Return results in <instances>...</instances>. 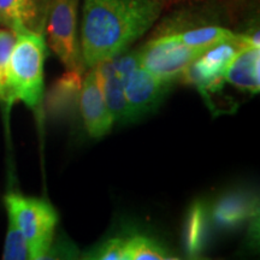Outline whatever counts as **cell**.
<instances>
[{
    "label": "cell",
    "instance_id": "13",
    "mask_svg": "<svg viewBox=\"0 0 260 260\" xmlns=\"http://www.w3.org/2000/svg\"><path fill=\"white\" fill-rule=\"evenodd\" d=\"M255 201L245 194L232 193L217 201L213 207L214 223L220 228L239 226L247 218L255 214Z\"/></svg>",
    "mask_w": 260,
    "mask_h": 260
},
{
    "label": "cell",
    "instance_id": "19",
    "mask_svg": "<svg viewBox=\"0 0 260 260\" xmlns=\"http://www.w3.org/2000/svg\"><path fill=\"white\" fill-rule=\"evenodd\" d=\"M125 240L121 237L110 239L90 253L88 258L99 260H124Z\"/></svg>",
    "mask_w": 260,
    "mask_h": 260
},
{
    "label": "cell",
    "instance_id": "14",
    "mask_svg": "<svg viewBox=\"0 0 260 260\" xmlns=\"http://www.w3.org/2000/svg\"><path fill=\"white\" fill-rule=\"evenodd\" d=\"M207 236L206 209L201 203H195L188 212L184 228V247L187 254L199 255L205 247Z\"/></svg>",
    "mask_w": 260,
    "mask_h": 260
},
{
    "label": "cell",
    "instance_id": "5",
    "mask_svg": "<svg viewBox=\"0 0 260 260\" xmlns=\"http://www.w3.org/2000/svg\"><path fill=\"white\" fill-rule=\"evenodd\" d=\"M79 4L80 0H52L45 32L48 46L65 69L84 74L86 65L77 38Z\"/></svg>",
    "mask_w": 260,
    "mask_h": 260
},
{
    "label": "cell",
    "instance_id": "7",
    "mask_svg": "<svg viewBox=\"0 0 260 260\" xmlns=\"http://www.w3.org/2000/svg\"><path fill=\"white\" fill-rule=\"evenodd\" d=\"M209 48L190 47L175 39L172 34H164L148 41L139 51L141 67L159 79L177 80L183 71Z\"/></svg>",
    "mask_w": 260,
    "mask_h": 260
},
{
    "label": "cell",
    "instance_id": "6",
    "mask_svg": "<svg viewBox=\"0 0 260 260\" xmlns=\"http://www.w3.org/2000/svg\"><path fill=\"white\" fill-rule=\"evenodd\" d=\"M260 45L259 34H240L234 41H226L209 48L183 71L181 77L187 83L194 84L201 93L217 92L222 87L224 75L230 61L243 45Z\"/></svg>",
    "mask_w": 260,
    "mask_h": 260
},
{
    "label": "cell",
    "instance_id": "9",
    "mask_svg": "<svg viewBox=\"0 0 260 260\" xmlns=\"http://www.w3.org/2000/svg\"><path fill=\"white\" fill-rule=\"evenodd\" d=\"M52 0H0V25L17 32L45 34Z\"/></svg>",
    "mask_w": 260,
    "mask_h": 260
},
{
    "label": "cell",
    "instance_id": "8",
    "mask_svg": "<svg viewBox=\"0 0 260 260\" xmlns=\"http://www.w3.org/2000/svg\"><path fill=\"white\" fill-rule=\"evenodd\" d=\"M89 69L88 73L83 74L79 105L89 136L99 139L111 130L115 121L107 109L95 68Z\"/></svg>",
    "mask_w": 260,
    "mask_h": 260
},
{
    "label": "cell",
    "instance_id": "16",
    "mask_svg": "<svg viewBox=\"0 0 260 260\" xmlns=\"http://www.w3.org/2000/svg\"><path fill=\"white\" fill-rule=\"evenodd\" d=\"M172 256L160 243L147 236L135 235L125 240L124 260H171Z\"/></svg>",
    "mask_w": 260,
    "mask_h": 260
},
{
    "label": "cell",
    "instance_id": "11",
    "mask_svg": "<svg viewBox=\"0 0 260 260\" xmlns=\"http://www.w3.org/2000/svg\"><path fill=\"white\" fill-rule=\"evenodd\" d=\"M94 68L96 70L107 109L113 117V121L119 123L130 122V112L125 99L124 88L112 60H105Z\"/></svg>",
    "mask_w": 260,
    "mask_h": 260
},
{
    "label": "cell",
    "instance_id": "3",
    "mask_svg": "<svg viewBox=\"0 0 260 260\" xmlns=\"http://www.w3.org/2000/svg\"><path fill=\"white\" fill-rule=\"evenodd\" d=\"M4 203L8 217L14 220L27 242L31 260L47 258L58 223L56 210L47 201L10 191Z\"/></svg>",
    "mask_w": 260,
    "mask_h": 260
},
{
    "label": "cell",
    "instance_id": "10",
    "mask_svg": "<svg viewBox=\"0 0 260 260\" xmlns=\"http://www.w3.org/2000/svg\"><path fill=\"white\" fill-rule=\"evenodd\" d=\"M260 46L258 45H243L234 56L224 75V81L235 88L259 93L260 89Z\"/></svg>",
    "mask_w": 260,
    "mask_h": 260
},
{
    "label": "cell",
    "instance_id": "1",
    "mask_svg": "<svg viewBox=\"0 0 260 260\" xmlns=\"http://www.w3.org/2000/svg\"><path fill=\"white\" fill-rule=\"evenodd\" d=\"M161 0H83L80 47L86 68L112 59L153 27Z\"/></svg>",
    "mask_w": 260,
    "mask_h": 260
},
{
    "label": "cell",
    "instance_id": "2",
    "mask_svg": "<svg viewBox=\"0 0 260 260\" xmlns=\"http://www.w3.org/2000/svg\"><path fill=\"white\" fill-rule=\"evenodd\" d=\"M47 56L44 34L17 32L8 69V102L10 107L22 102L38 110L44 95V65Z\"/></svg>",
    "mask_w": 260,
    "mask_h": 260
},
{
    "label": "cell",
    "instance_id": "17",
    "mask_svg": "<svg viewBox=\"0 0 260 260\" xmlns=\"http://www.w3.org/2000/svg\"><path fill=\"white\" fill-rule=\"evenodd\" d=\"M16 41V34L0 25V102H8V69L10 56Z\"/></svg>",
    "mask_w": 260,
    "mask_h": 260
},
{
    "label": "cell",
    "instance_id": "18",
    "mask_svg": "<svg viewBox=\"0 0 260 260\" xmlns=\"http://www.w3.org/2000/svg\"><path fill=\"white\" fill-rule=\"evenodd\" d=\"M4 260H28L30 259L29 249L24 237L14 220L8 217V232L3 252Z\"/></svg>",
    "mask_w": 260,
    "mask_h": 260
},
{
    "label": "cell",
    "instance_id": "12",
    "mask_svg": "<svg viewBox=\"0 0 260 260\" xmlns=\"http://www.w3.org/2000/svg\"><path fill=\"white\" fill-rule=\"evenodd\" d=\"M82 77V73L67 70V73L54 82L47 99L48 110L51 113L63 117L75 112L79 105Z\"/></svg>",
    "mask_w": 260,
    "mask_h": 260
},
{
    "label": "cell",
    "instance_id": "15",
    "mask_svg": "<svg viewBox=\"0 0 260 260\" xmlns=\"http://www.w3.org/2000/svg\"><path fill=\"white\" fill-rule=\"evenodd\" d=\"M172 35L183 45L199 48H211L222 42L234 41L240 38V34H235L229 29L218 25L195 28L182 32H174Z\"/></svg>",
    "mask_w": 260,
    "mask_h": 260
},
{
    "label": "cell",
    "instance_id": "4",
    "mask_svg": "<svg viewBox=\"0 0 260 260\" xmlns=\"http://www.w3.org/2000/svg\"><path fill=\"white\" fill-rule=\"evenodd\" d=\"M115 69L121 77L130 122L138 121L154 111L171 88L172 81L162 80L141 67L139 51L118 54L112 58Z\"/></svg>",
    "mask_w": 260,
    "mask_h": 260
},
{
    "label": "cell",
    "instance_id": "20",
    "mask_svg": "<svg viewBox=\"0 0 260 260\" xmlns=\"http://www.w3.org/2000/svg\"><path fill=\"white\" fill-rule=\"evenodd\" d=\"M182 2H189V0H161V3L164 4V6L174 5V4H177V3H182Z\"/></svg>",
    "mask_w": 260,
    "mask_h": 260
}]
</instances>
